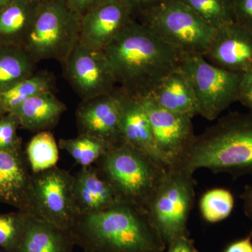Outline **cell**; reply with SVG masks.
Wrapping results in <instances>:
<instances>
[{"mask_svg":"<svg viewBox=\"0 0 252 252\" xmlns=\"http://www.w3.org/2000/svg\"><path fill=\"white\" fill-rule=\"evenodd\" d=\"M102 51L119 88L137 97L148 95L162 78L180 65L184 57L136 20Z\"/></svg>","mask_w":252,"mask_h":252,"instance_id":"obj_1","label":"cell"},{"mask_svg":"<svg viewBox=\"0 0 252 252\" xmlns=\"http://www.w3.org/2000/svg\"><path fill=\"white\" fill-rule=\"evenodd\" d=\"M87 252H162L167 248L145 209L118 202L103 211L77 215L70 228Z\"/></svg>","mask_w":252,"mask_h":252,"instance_id":"obj_2","label":"cell"},{"mask_svg":"<svg viewBox=\"0 0 252 252\" xmlns=\"http://www.w3.org/2000/svg\"><path fill=\"white\" fill-rule=\"evenodd\" d=\"M176 165L192 172L200 168L234 177L252 175V112H230L195 135Z\"/></svg>","mask_w":252,"mask_h":252,"instance_id":"obj_3","label":"cell"},{"mask_svg":"<svg viewBox=\"0 0 252 252\" xmlns=\"http://www.w3.org/2000/svg\"><path fill=\"white\" fill-rule=\"evenodd\" d=\"M95 164L119 201L145 210L167 170L124 140L113 144Z\"/></svg>","mask_w":252,"mask_h":252,"instance_id":"obj_4","label":"cell"},{"mask_svg":"<svg viewBox=\"0 0 252 252\" xmlns=\"http://www.w3.org/2000/svg\"><path fill=\"white\" fill-rule=\"evenodd\" d=\"M80 22L66 0H44L23 47L36 63L54 59L63 64L79 41Z\"/></svg>","mask_w":252,"mask_h":252,"instance_id":"obj_5","label":"cell"},{"mask_svg":"<svg viewBox=\"0 0 252 252\" xmlns=\"http://www.w3.org/2000/svg\"><path fill=\"white\" fill-rule=\"evenodd\" d=\"M195 185L193 172L171 165L146 208L166 245L189 235L187 223L193 207Z\"/></svg>","mask_w":252,"mask_h":252,"instance_id":"obj_6","label":"cell"},{"mask_svg":"<svg viewBox=\"0 0 252 252\" xmlns=\"http://www.w3.org/2000/svg\"><path fill=\"white\" fill-rule=\"evenodd\" d=\"M138 21L183 56H204L217 30L179 0H166Z\"/></svg>","mask_w":252,"mask_h":252,"instance_id":"obj_7","label":"cell"},{"mask_svg":"<svg viewBox=\"0 0 252 252\" xmlns=\"http://www.w3.org/2000/svg\"><path fill=\"white\" fill-rule=\"evenodd\" d=\"M180 66L191 83L198 114L207 120H215L238 101L241 73L213 65L201 55L184 56Z\"/></svg>","mask_w":252,"mask_h":252,"instance_id":"obj_8","label":"cell"},{"mask_svg":"<svg viewBox=\"0 0 252 252\" xmlns=\"http://www.w3.org/2000/svg\"><path fill=\"white\" fill-rule=\"evenodd\" d=\"M73 175L57 166L32 174L28 213L60 228L70 230L75 218Z\"/></svg>","mask_w":252,"mask_h":252,"instance_id":"obj_9","label":"cell"},{"mask_svg":"<svg viewBox=\"0 0 252 252\" xmlns=\"http://www.w3.org/2000/svg\"><path fill=\"white\" fill-rule=\"evenodd\" d=\"M64 75L82 101L113 92L117 80L102 51L89 49L78 42L63 63Z\"/></svg>","mask_w":252,"mask_h":252,"instance_id":"obj_10","label":"cell"},{"mask_svg":"<svg viewBox=\"0 0 252 252\" xmlns=\"http://www.w3.org/2000/svg\"><path fill=\"white\" fill-rule=\"evenodd\" d=\"M148 115L156 142L170 166L182 160L195 139L193 118L159 107L148 96L140 97Z\"/></svg>","mask_w":252,"mask_h":252,"instance_id":"obj_11","label":"cell"},{"mask_svg":"<svg viewBox=\"0 0 252 252\" xmlns=\"http://www.w3.org/2000/svg\"><path fill=\"white\" fill-rule=\"evenodd\" d=\"M123 100L124 91L119 87L110 94L82 101L76 112L79 133L112 144L121 142Z\"/></svg>","mask_w":252,"mask_h":252,"instance_id":"obj_12","label":"cell"},{"mask_svg":"<svg viewBox=\"0 0 252 252\" xmlns=\"http://www.w3.org/2000/svg\"><path fill=\"white\" fill-rule=\"evenodd\" d=\"M133 20L119 0H109L81 18L79 42L102 51Z\"/></svg>","mask_w":252,"mask_h":252,"instance_id":"obj_13","label":"cell"},{"mask_svg":"<svg viewBox=\"0 0 252 252\" xmlns=\"http://www.w3.org/2000/svg\"><path fill=\"white\" fill-rule=\"evenodd\" d=\"M203 56L213 65L230 72L249 70L252 68V32L235 22L219 28Z\"/></svg>","mask_w":252,"mask_h":252,"instance_id":"obj_14","label":"cell"},{"mask_svg":"<svg viewBox=\"0 0 252 252\" xmlns=\"http://www.w3.org/2000/svg\"><path fill=\"white\" fill-rule=\"evenodd\" d=\"M120 131L122 140L147 154L159 165L168 169L170 164L158 147L142 101L140 97L130 95L125 91Z\"/></svg>","mask_w":252,"mask_h":252,"instance_id":"obj_15","label":"cell"},{"mask_svg":"<svg viewBox=\"0 0 252 252\" xmlns=\"http://www.w3.org/2000/svg\"><path fill=\"white\" fill-rule=\"evenodd\" d=\"M32 173L23 154L0 150V203L29 212Z\"/></svg>","mask_w":252,"mask_h":252,"instance_id":"obj_16","label":"cell"},{"mask_svg":"<svg viewBox=\"0 0 252 252\" xmlns=\"http://www.w3.org/2000/svg\"><path fill=\"white\" fill-rule=\"evenodd\" d=\"M72 196L77 215L97 213L120 202L94 165L81 167L73 175Z\"/></svg>","mask_w":252,"mask_h":252,"instance_id":"obj_17","label":"cell"},{"mask_svg":"<svg viewBox=\"0 0 252 252\" xmlns=\"http://www.w3.org/2000/svg\"><path fill=\"white\" fill-rule=\"evenodd\" d=\"M147 96L170 112L191 118L198 114L191 83L180 65L162 78Z\"/></svg>","mask_w":252,"mask_h":252,"instance_id":"obj_18","label":"cell"},{"mask_svg":"<svg viewBox=\"0 0 252 252\" xmlns=\"http://www.w3.org/2000/svg\"><path fill=\"white\" fill-rule=\"evenodd\" d=\"M75 245L70 230L28 213L24 237L15 252H73Z\"/></svg>","mask_w":252,"mask_h":252,"instance_id":"obj_19","label":"cell"},{"mask_svg":"<svg viewBox=\"0 0 252 252\" xmlns=\"http://www.w3.org/2000/svg\"><path fill=\"white\" fill-rule=\"evenodd\" d=\"M66 109L65 104L49 91L28 99L11 114L17 118L20 127L37 133L54 127Z\"/></svg>","mask_w":252,"mask_h":252,"instance_id":"obj_20","label":"cell"},{"mask_svg":"<svg viewBox=\"0 0 252 252\" xmlns=\"http://www.w3.org/2000/svg\"><path fill=\"white\" fill-rule=\"evenodd\" d=\"M40 3L13 0L0 11V44L23 46Z\"/></svg>","mask_w":252,"mask_h":252,"instance_id":"obj_21","label":"cell"},{"mask_svg":"<svg viewBox=\"0 0 252 252\" xmlns=\"http://www.w3.org/2000/svg\"><path fill=\"white\" fill-rule=\"evenodd\" d=\"M36 63L23 46L0 44V93L32 76Z\"/></svg>","mask_w":252,"mask_h":252,"instance_id":"obj_22","label":"cell"},{"mask_svg":"<svg viewBox=\"0 0 252 252\" xmlns=\"http://www.w3.org/2000/svg\"><path fill=\"white\" fill-rule=\"evenodd\" d=\"M54 85V79L49 73H34L31 77L0 93V109L4 114L14 112L36 94L53 91Z\"/></svg>","mask_w":252,"mask_h":252,"instance_id":"obj_23","label":"cell"},{"mask_svg":"<svg viewBox=\"0 0 252 252\" xmlns=\"http://www.w3.org/2000/svg\"><path fill=\"white\" fill-rule=\"evenodd\" d=\"M112 145L94 136L82 133L74 138L61 139L59 142L60 148L67 152L82 167L96 163Z\"/></svg>","mask_w":252,"mask_h":252,"instance_id":"obj_24","label":"cell"},{"mask_svg":"<svg viewBox=\"0 0 252 252\" xmlns=\"http://www.w3.org/2000/svg\"><path fill=\"white\" fill-rule=\"evenodd\" d=\"M26 154L32 173H39L56 166L59 158V144L50 130L41 131L30 141Z\"/></svg>","mask_w":252,"mask_h":252,"instance_id":"obj_25","label":"cell"},{"mask_svg":"<svg viewBox=\"0 0 252 252\" xmlns=\"http://www.w3.org/2000/svg\"><path fill=\"white\" fill-rule=\"evenodd\" d=\"M216 29L235 22L233 0H179Z\"/></svg>","mask_w":252,"mask_h":252,"instance_id":"obj_26","label":"cell"},{"mask_svg":"<svg viewBox=\"0 0 252 252\" xmlns=\"http://www.w3.org/2000/svg\"><path fill=\"white\" fill-rule=\"evenodd\" d=\"M235 198L230 190L215 188L207 190L200 200L199 207L204 220L215 223L225 220L231 215Z\"/></svg>","mask_w":252,"mask_h":252,"instance_id":"obj_27","label":"cell"},{"mask_svg":"<svg viewBox=\"0 0 252 252\" xmlns=\"http://www.w3.org/2000/svg\"><path fill=\"white\" fill-rule=\"evenodd\" d=\"M28 212L18 210L0 214V249L15 252L22 242L26 231Z\"/></svg>","mask_w":252,"mask_h":252,"instance_id":"obj_28","label":"cell"},{"mask_svg":"<svg viewBox=\"0 0 252 252\" xmlns=\"http://www.w3.org/2000/svg\"><path fill=\"white\" fill-rule=\"evenodd\" d=\"M19 122L13 114L0 117V150L14 154H23L22 140L18 135Z\"/></svg>","mask_w":252,"mask_h":252,"instance_id":"obj_29","label":"cell"},{"mask_svg":"<svg viewBox=\"0 0 252 252\" xmlns=\"http://www.w3.org/2000/svg\"><path fill=\"white\" fill-rule=\"evenodd\" d=\"M127 8L133 19L140 21L166 0H119Z\"/></svg>","mask_w":252,"mask_h":252,"instance_id":"obj_30","label":"cell"},{"mask_svg":"<svg viewBox=\"0 0 252 252\" xmlns=\"http://www.w3.org/2000/svg\"><path fill=\"white\" fill-rule=\"evenodd\" d=\"M235 22L252 32V0H233Z\"/></svg>","mask_w":252,"mask_h":252,"instance_id":"obj_31","label":"cell"},{"mask_svg":"<svg viewBox=\"0 0 252 252\" xmlns=\"http://www.w3.org/2000/svg\"><path fill=\"white\" fill-rule=\"evenodd\" d=\"M238 101L252 112V68L241 73Z\"/></svg>","mask_w":252,"mask_h":252,"instance_id":"obj_32","label":"cell"},{"mask_svg":"<svg viewBox=\"0 0 252 252\" xmlns=\"http://www.w3.org/2000/svg\"><path fill=\"white\" fill-rule=\"evenodd\" d=\"M107 1L109 0H66L68 6L81 18Z\"/></svg>","mask_w":252,"mask_h":252,"instance_id":"obj_33","label":"cell"},{"mask_svg":"<svg viewBox=\"0 0 252 252\" xmlns=\"http://www.w3.org/2000/svg\"><path fill=\"white\" fill-rule=\"evenodd\" d=\"M167 252H199L189 235L175 239L167 245Z\"/></svg>","mask_w":252,"mask_h":252,"instance_id":"obj_34","label":"cell"},{"mask_svg":"<svg viewBox=\"0 0 252 252\" xmlns=\"http://www.w3.org/2000/svg\"><path fill=\"white\" fill-rule=\"evenodd\" d=\"M223 252H252V231L245 238L230 243Z\"/></svg>","mask_w":252,"mask_h":252,"instance_id":"obj_35","label":"cell"},{"mask_svg":"<svg viewBox=\"0 0 252 252\" xmlns=\"http://www.w3.org/2000/svg\"><path fill=\"white\" fill-rule=\"evenodd\" d=\"M240 198L243 201L245 215L252 221V185L246 187Z\"/></svg>","mask_w":252,"mask_h":252,"instance_id":"obj_36","label":"cell"},{"mask_svg":"<svg viewBox=\"0 0 252 252\" xmlns=\"http://www.w3.org/2000/svg\"><path fill=\"white\" fill-rule=\"evenodd\" d=\"M13 0H0V11L6 7Z\"/></svg>","mask_w":252,"mask_h":252,"instance_id":"obj_37","label":"cell"},{"mask_svg":"<svg viewBox=\"0 0 252 252\" xmlns=\"http://www.w3.org/2000/svg\"><path fill=\"white\" fill-rule=\"evenodd\" d=\"M32 1H36V2H41V1H44V0H32Z\"/></svg>","mask_w":252,"mask_h":252,"instance_id":"obj_38","label":"cell"},{"mask_svg":"<svg viewBox=\"0 0 252 252\" xmlns=\"http://www.w3.org/2000/svg\"><path fill=\"white\" fill-rule=\"evenodd\" d=\"M4 113H3L2 112H1V109H0V117H1V116L4 115Z\"/></svg>","mask_w":252,"mask_h":252,"instance_id":"obj_39","label":"cell"},{"mask_svg":"<svg viewBox=\"0 0 252 252\" xmlns=\"http://www.w3.org/2000/svg\"><path fill=\"white\" fill-rule=\"evenodd\" d=\"M0 252H4L2 251V250H1V249H0Z\"/></svg>","mask_w":252,"mask_h":252,"instance_id":"obj_40","label":"cell"},{"mask_svg":"<svg viewBox=\"0 0 252 252\" xmlns=\"http://www.w3.org/2000/svg\"></svg>","mask_w":252,"mask_h":252,"instance_id":"obj_41","label":"cell"}]
</instances>
